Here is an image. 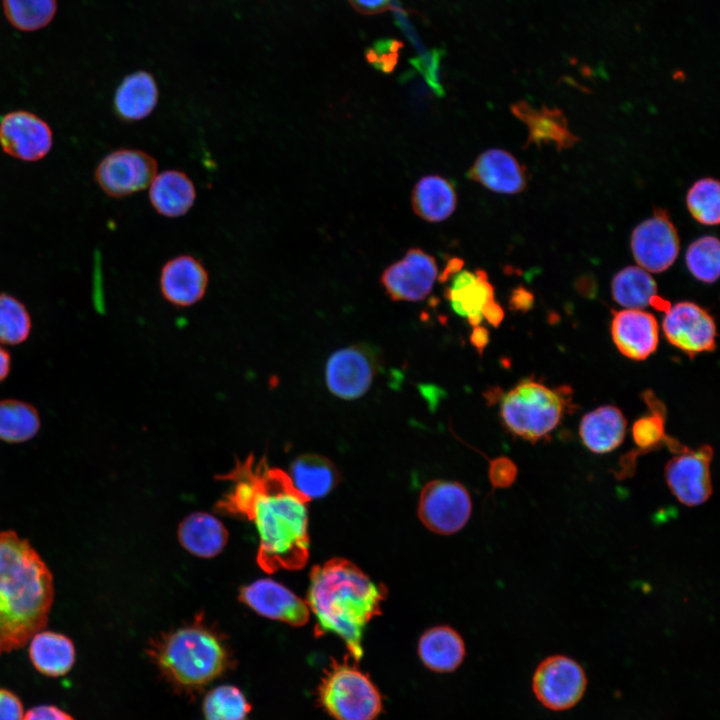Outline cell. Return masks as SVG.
Segmentation results:
<instances>
[{
	"mask_svg": "<svg viewBox=\"0 0 720 720\" xmlns=\"http://www.w3.org/2000/svg\"><path fill=\"white\" fill-rule=\"evenodd\" d=\"M289 476L294 487L309 501L326 496L339 481L336 466L328 458L316 454L296 458Z\"/></svg>",
	"mask_w": 720,
	"mask_h": 720,
	"instance_id": "cell-29",
	"label": "cell"
},
{
	"mask_svg": "<svg viewBox=\"0 0 720 720\" xmlns=\"http://www.w3.org/2000/svg\"><path fill=\"white\" fill-rule=\"evenodd\" d=\"M148 656L175 690L193 695L232 668L223 636L200 621L152 640Z\"/></svg>",
	"mask_w": 720,
	"mask_h": 720,
	"instance_id": "cell-4",
	"label": "cell"
},
{
	"mask_svg": "<svg viewBox=\"0 0 720 720\" xmlns=\"http://www.w3.org/2000/svg\"><path fill=\"white\" fill-rule=\"evenodd\" d=\"M482 317L487 320V322L497 327L502 322L504 318V310L503 308L495 301V299H491L488 302H486L482 309H481Z\"/></svg>",
	"mask_w": 720,
	"mask_h": 720,
	"instance_id": "cell-42",
	"label": "cell"
},
{
	"mask_svg": "<svg viewBox=\"0 0 720 720\" xmlns=\"http://www.w3.org/2000/svg\"><path fill=\"white\" fill-rule=\"evenodd\" d=\"M8 22L17 30L33 32L47 26L57 11V0H2Z\"/></svg>",
	"mask_w": 720,
	"mask_h": 720,
	"instance_id": "cell-33",
	"label": "cell"
},
{
	"mask_svg": "<svg viewBox=\"0 0 720 720\" xmlns=\"http://www.w3.org/2000/svg\"><path fill=\"white\" fill-rule=\"evenodd\" d=\"M511 112L527 127L526 145L552 144L561 151L571 148L578 141V137L569 129L567 118L558 108L546 105L535 108L525 101H519L511 105Z\"/></svg>",
	"mask_w": 720,
	"mask_h": 720,
	"instance_id": "cell-20",
	"label": "cell"
},
{
	"mask_svg": "<svg viewBox=\"0 0 720 720\" xmlns=\"http://www.w3.org/2000/svg\"><path fill=\"white\" fill-rule=\"evenodd\" d=\"M463 266V260L459 258H451L449 262L447 263L445 269L440 274L439 279L442 282L447 281L450 277L454 276L456 273H458Z\"/></svg>",
	"mask_w": 720,
	"mask_h": 720,
	"instance_id": "cell-45",
	"label": "cell"
},
{
	"mask_svg": "<svg viewBox=\"0 0 720 720\" xmlns=\"http://www.w3.org/2000/svg\"><path fill=\"white\" fill-rule=\"evenodd\" d=\"M686 204L697 222L717 225L720 221L719 182L710 177L696 181L688 190Z\"/></svg>",
	"mask_w": 720,
	"mask_h": 720,
	"instance_id": "cell-35",
	"label": "cell"
},
{
	"mask_svg": "<svg viewBox=\"0 0 720 720\" xmlns=\"http://www.w3.org/2000/svg\"><path fill=\"white\" fill-rule=\"evenodd\" d=\"M469 340L477 352L482 355L485 347L489 343L488 329L480 325L473 326Z\"/></svg>",
	"mask_w": 720,
	"mask_h": 720,
	"instance_id": "cell-44",
	"label": "cell"
},
{
	"mask_svg": "<svg viewBox=\"0 0 720 720\" xmlns=\"http://www.w3.org/2000/svg\"><path fill=\"white\" fill-rule=\"evenodd\" d=\"M564 409L561 395L532 380L516 385L501 400L500 416L514 435L537 441L559 424Z\"/></svg>",
	"mask_w": 720,
	"mask_h": 720,
	"instance_id": "cell-6",
	"label": "cell"
},
{
	"mask_svg": "<svg viewBox=\"0 0 720 720\" xmlns=\"http://www.w3.org/2000/svg\"><path fill=\"white\" fill-rule=\"evenodd\" d=\"M612 296L625 309H642L652 305L657 295V285L648 273L638 266H628L619 271L612 280Z\"/></svg>",
	"mask_w": 720,
	"mask_h": 720,
	"instance_id": "cell-30",
	"label": "cell"
},
{
	"mask_svg": "<svg viewBox=\"0 0 720 720\" xmlns=\"http://www.w3.org/2000/svg\"><path fill=\"white\" fill-rule=\"evenodd\" d=\"M40 418L36 408L17 399L0 400V440L21 443L39 431Z\"/></svg>",
	"mask_w": 720,
	"mask_h": 720,
	"instance_id": "cell-32",
	"label": "cell"
},
{
	"mask_svg": "<svg viewBox=\"0 0 720 720\" xmlns=\"http://www.w3.org/2000/svg\"><path fill=\"white\" fill-rule=\"evenodd\" d=\"M645 401L651 408L652 413L639 418L633 424L632 436L639 450L633 452V456L627 455L625 459H628V461H624V463L621 464L622 469L619 471V474L622 477L630 475L632 471V460H634L639 453H646L659 447L662 443H666L669 437L665 434L663 405L655 399V396L651 392L645 394Z\"/></svg>",
	"mask_w": 720,
	"mask_h": 720,
	"instance_id": "cell-31",
	"label": "cell"
},
{
	"mask_svg": "<svg viewBox=\"0 0 720 720\" xmlns=\"http://www.w3.org/2000/svg\"><path fill=\"white\" fill-rule=\"evenodd\" d=\"M471 510L470 494L459 482L433 480L421 490L418 516L434 533L450 535L459 531L468 522Z\"/></svg>",
	"mask_w": 720,
	"mask_h": 720,
	"instance_id": "cell-8",
	"label": "cell"
},
{
	"mask_svg": "<svg viewBox=\"0 0 720 720\" xmlns=\"http://www.w3.org/2000/svg\"><path fill=\"white\" fill-rule=\"evenodd\" d=\"M0 146L15 159L38 161L50 152L53 131L43 118L33 112L11 111L0 118Z\"/></svg>",
	"mask_w": 720,
	"mask_h": 720,
	"instance_id": "cell-13",
	"label": "cell"
},
{
	"mask_svg": "<svg viewBox=\"0 0 720 720\" xmlns=\"http://www.w3.org/2000/svg\"><path fill=\"white\" fill-rule=\"evenodd\" d=\"M674 454L664 469L671 493L680 503L689 507L705 503L713 491L710 474L713 449L709 445L696 449L683 445Z\"/></svg>",
	"mask_w": 720,
	"mask_h": 720,
	"instance_id": "cell-11",
	"label": "cell"
},
{
	"mask_svg": "<svg viewBox=\"0 0 720 720\" xmlns=\"http://www.w3.org/2000/svg\"><path fill=\"white\" fill-rule=\"evenodd\" d=\"M411 203L415 214L421 219L427 222H441L455 211L457 195L447 179L428 175L415 184Z\"/></svg>",
	"mask_w": 720,
	"mask_h": 720,
	"instance_id": "cell-28",
	"label": "cell"
},
{
	"mask_svg": "<svg viewBox=\"0 0 720 720\" xmlns=\"http://www.w3.org/2000/svg\"><path fill=\"white\" fill-rule=\"evenodd\" d=\"M452 277L451 285L445 290L446 299L453 311L466 317L472 327L480 325L483 305L494 298V288L487 273L482 269L475 272L460 270Z\"/></svg>",
	"mask_w": 720,
	"mask_h": 720,
	"instance_id": "cell-21",
	"label": "cell"
},
{
	"mask_svg": "<svg viewBox=\"0 0 720 720\" xmlns=\"http://www.w3.org/2000/svg\"><path fill=\"white\" fill-rule=\"evenodd\" d=\"M626 419L614 406H602L587 413L580 422L583 444L592 452L604 454L617 448L624 440Z\"/></svg>",
	"mask_w": 720,
	"mask_h": 720,
	"instance_id": "cell-24",
	"label": "cell"
},
{
	"mask_svg": "<svg viewBox=\"0 0 720 720\" xmlns=\"http://www.w3.org/2000/svg\"><path fill=\"white\" fill-rule=\"evenodd\" d=\"M386 594L385 586L347 559L333 558L314 566L306 604L316 619L315 633L337 635L352 657L360 660L364 629L381 614Z\"/></svg>",
	"mask_w": 720,
	"mask_h": 720,
	"instance_id": "cell-3",
	"label": "cell"
},
{
	"mask_svg": "<svg viewBox=\"0 0 720 720\" xmlns=\"http://www.w3.org/2000/svg\"><path fill=\"white\" fill-rule=\"evenodd\" d=\"M149 200L158 214L168 218L180 217L194 205L196 188L186 173L165 170L156 174L150 183Z\"/></svg>",
	"mask_w": 720,
	"mask_h": 720,
	"instance_id": "cell-23",
	"label": "cell"
},
{
	"mask_svg": "<svg viewBox=\"0 0 720 720\" xmlns=\"http://www.w3.org/2000/svg\"><path fill=\"white\" fill-rule=\"evenodd\" d=\"M438 275L433 256L411 248L405 256L387 267L380 282L393 301L416 302L426 298Z\"/></svg>",
	"mask_w": 720,
	"mask_h": 720,
	"instance_id": "cell-14",
	"label": "cell"
},
{
	"mask_svg": "<svg viewBox=\"0 0 720 720\" xmlns=\"http://www.w3.org/2000/svg\"><path fill=\"white\" fill-rule=\"evenodd\" d=\"M157 174V162L148 153L120 148L108 153L95 169V181L110 197L121 198L147 188Z\"/></svg>",
	"mask_w": 720,
	"mask_h": 720,
	"instance_id": "cell-10",
	"label": "cell"
},
{
	"mask_svg": "<svg viewBox=\"0 0 720 720\" xmlns=\"http://www.w3.org/2000/svg\"><path fill=\"white\" fill-rule=\"evenodd\" d=\"M159 99L155 78L146 71L127 75L113 97V111L122 121H140L151 114Z\"/></svg>",
	"mask_w": 720,
	"mask_h": 720,
	"instance_id": "cell-22",
	"label": "cell"
},
{
	"mask_svg": "<svg viewBox=\"0 0 720 720\" xmlns=\"http://www.w3.org/2000/svg\"><path fill=\"white\" fill-rule=\"evenodd\" d=\"M587 676L582 666L564 655L545 658L532 678V690L546 708L563 711L575 706L583 697Z\"/></svg>",
	"mask_w": 720,
	"mask_h": 720,
	"instance_id": "cell-9",
	"label": "cell"
},
{
	"mask_svg": "<svg viewBox=\"0 0 720 720\" xmlns=\"http://www.w3.org/2000/svg\"><path fill=\"white\" fill-rule=\"evenodd\" d=\"M178 538L190 553L209 558L224 548L228 533L224 525L214 516L197 512L187 516L179 525Z\"/></svg>",
	"mask_w": 720,
	"mask_h": 720,
	"instance_id": "cell-27",
	"label": "cell"
},
{
	"mask_svg": "<svg viewBox=\"0 0 720 720\" xmlns=\"http://www.w3.org/2000/svg\"><path fill=\"white\" fill-rule=\"evenodd\" d=\"M690 273L705 283L715 282L720 273V244L716 237L703 236L692 242L686 251Z\"/></svg>",
	"mask_w": 720,
	"mask_h": 720,
	"instance_id": "cell-36",
	"label": "cell"
},
{
	"mask_svg": "<svg viewBox=\"0 0 720 720\" xmlns=\"http://www.w3.org/2000/svg\"><path fill=\"white\" fill-rule=\"evenodd\" d=\"M208 274L203 264L191 255H179L165 263L160 275L164 298L176 306H190L205 294Z\"/></svg>",
	"mask_w": 720,
	"mask_h": 720,
	"instance_id": "cell-17",
	"label": "cell"
},
{
	"mask_svg": "<svg viewBox=\"0 0 720 720\" xmlns=\"http://www.w3.org/2000/svg\"><path fill=\"white\" fill-rule=\"evenodd\" d=\"M380 367L381 356L375 347L362 343L351 345L329 357L326 385L340 399H358L369 390Z\"/></svg>",
	"mask_w": 720,
	"mask_h": 720,
	"instance_id": "cell-7",
	"label": "cell"
},
{
	"mask_svg": "<svg viewBox=\"0 0 720 720\" xmlns=\"http://www.w3.org/2000/svg\"><path fill=\"white\" fill-rule=\"evenodd\" d=\"M11 356L9 352L0 345V382H2L10 372Z\"/></svg>",
	"mask_w": 720,
	"mask_h": 720,
	"instance_id": "cell-46",
	"label": "cell"
},
{
	"mask_svg": "<svg viewBox=\"0 0 720 720\" xmlns=\"http://www.w3.org/2000/svg\"><path fill=\"white\" fill-rule=\"evenodd\" d=\"M30 331L31 317L25 305L12 295L0 293V344H21Z\"/></svg>",
	"mask_w": 720,
	"mask_h": 720,
	"instance_id": "cell-37",
	"label": "cell"
},
{
	"mask_svg": "<svg viewBox=\"0 0 720 720\" xmlns=\"http://www.w3.org/2000/svg\"><path fill=\"white\" fill-rule=\"evenodd\" d=\"M516 476L517 467L510 458L499 456L490 461L488 477L493 487L507 488L514 483Z\"/></svg>",
	"mask_w": 720,
	"mask_h": 720,
	"instance_id": "cell-38",
	"label": "cell"
},
{
	"mask_svg": "<svg viewBox=\"0 0 720 720\" xmlns=\"http://www.w3.org/2000/svg\"><path fill=\"white\" fill-rule=\"evenodd\" d=\"M533 301L532 294L523 287H518L513 290L509 304L514 310L528 309Z\"/></svg>",
	"mask_w": 720,
	"mask_h": 720,
	"instance_id": "cell-43",
	"label": "cell"
},
{
	"mask_svg": "<svg viewBox=\"0 0 720 720\" xmlns=\"http://www.w3.org/2000/svg\"><path fill=\"white\" fill-rule=\"evenodd\" d=\"M467 177L493 192L503 194L520 193L527 185L525 168L512 154L497 148L481 153L467 172Z\"/></svg>",
	"mask_w": 720,
	"mask_h": 720,
	"instance_id": "cell-19",
	"label": "cell"
},
{
	"mask_svg": "<svg viewBox=\"0 0 720 720\" xmlns=\"http://www.w3.org/2000/svg\"><path fill=\"white\" fill-rule=\"evenodd\" d=\"M418 655L423 664L435 672H452L462 663L465 645L451 627L442 625L426 630L418 642Z\"/></svg>",
	"mask_w": 720,
	"mask_h": 720,
	"instance_id": "cell-25",
	"label": "cell"
},
{
	"mask_svg": "<svg viewBox=\"0 0 720 720\" xmlns=\"http://www.w3.org/2000/svg\"><path fill=\"white\" fill-rule=\"evenodd\" d=\"M611 334L618 350L633 360H644L658 345L655 317L639 309H624L613 314Z\"/></svg>",
	"mask_w": 720,
	"mask_h": 720,
	"instance_id": "cell-18",
	"label": "cell"
},
{
	"mask_svg": "<svg viewBox=\"0 0 720 720\" xmlns=\"http://www.w3.org/2000/svg\"><path fill=\"white\" fill-rule=\"evenodd\" d=\"M251 704L234 685H221L210 690L203 700L207 720H249Z\"/></svg>",
	"mask_w": 720,
	"mask_h": 720,
	"instance_id": "cell-34",
	"label": "cell"
},
{
	"mask_svg": "<svg viewBox=\"0 0 720 720\" xmlns=\"http://www.w3.org/2000/svg\"><path fill=\"white\" fill-rule=\"evenodd\" d=\"M24 710L20 698L12 691L0 688V720H23Z\"/></svg>",
	"mask_w": 720,
	"mask_h": 720,
	"instance_id": "cell-39",
	"label": "cell"
},
{
	"mask_svg": "<svg viewBox=\"0 0 720 720\" xmlns=\"http://www.w3.org/2000/svg\"><path fill=\"white\" fill-rule=\"evenodd\" d=\"M320 706L335 720H375L381 694L370 677L346 659L333 661L317 687Z\"/></svg>",
	"mask_w": 720,
	"mask_h": 720,
	"instance_id": "cell-5",
	"label": "cell"
},
{
	"mask_svg": "<svg viewBox=\"0 0 720 720\" xmlns=\"http://www.w3.org/2000/svg\"><path fill=\"white\" fill-rule=\"evenodd\" d=\"M23 720H75L66 711L51 704L34 706L26 711Z\"/></svg>",
	"mask_w": 720,
	"mask_h": 720,
	"instance_id": "cell-40",
	"label": "cell"
},
{
	"mask_svg": "<svg viewBox=\"0 0 720 720\" xmlns=\"http://www.w3.org/2000/svg\"><path fill=\"white\" fill-rule=\"evenodd\" d=\"M352 7L361 14H376L391 8L394 0H349Z\"/></svg>",
	"mask_w": 720,
	"mask_h": 720,
	"instance_id": "cell-41",
	"label": "cell"
},
{
	"mask_svg": "<svg viewBox=\"0 0 720 720\" xmlns=\"http://www.w3.org/2000/svg\"><path fill=\"white\" fill-rule=\"evenodd\" d=\"M239 599L259 615L292 626H303L309 620L306 602L271 579H260L242 587Z\"/></svg>",
	"mask_w": 720,
	"mask_h": 720,
	"instance_id": "cell-16",
	"label": "cell"
},
{
	"mask_svg": "<svg viewBox=\"0 0 720 720\" xmlns=\"http://www.w3.org/2000/svg\"><path fill=\"white\" fill-rule=\"evenodd\" d=\"M663 331L672 345L691 356L715 348V322L703 308L692 302L670 306L663 319Z\"/></svg>",
	"mask_w": 720,
	"mask_h": 720,
	"instance_id": "cell-15",
	"label": "cell"
},
{
	"mask_svg": "<svg viewBox=\"0 0 720 720\" xmlns=\"http://www.w3.org/2000/svg\"><path fill=\"white\" fill-rule=\"evenodd\" d=\"M230 486L216 504L222 514L251 521L259 536L257 563L267 573L298 570L309 558V500L283 470L248 456L221 477Z\"/></svg>",
	"mask_w": 720,
	"mask_h": 720,
	"instance_id": "cell-1",
	"label": "cell"
},
{
	"mask_svg": "<svg viewBox=\"0 0 720 720\" xmlns=\"http://www.w3.org/2000/svg\"><path fill=\"white\" fill-rule=\"evenodd\" d=\"M54 599L52 573L30 543L0 532V656L45 629Z\"/></svg>",
	"mask_w": 720,
	"mask_h": 720,
	"instance_id": "cell-2",
	"label": "cell"
},
{
	"mask_svg": "<svg viewBox=\"0 0 720 720\" xmlns=\"http://www.w3.org/2000/svg\"><path fill=\"white\" fill-rule=\"evenodd\" d=\"M631 250L639 267L660 273L668 269L679 252L677 230L667 212L657 208L632 232Z\"/></svg>",
	"mask_w": 720,
	"mask_h": 720,
	"instance_id": "cell-12",
	"label": "cell"
},
{
	"mask_svg": "<svg viewBox=\"0 0 720 720\" xmlns=\"http://www.w3.org/2000/svg\"><path fill=\"white\" fill-rule=\"evenodd\" d=\"M29 659L34 668L48 677L66 675L76 659L72 640L53 631H40L31 639L28 649Z\"/></svg>",
	"mask_w": 720,
	"mask_h": 720,
	"instance_id": "cell-26",
	"label": "cell"
}]
</instances>
